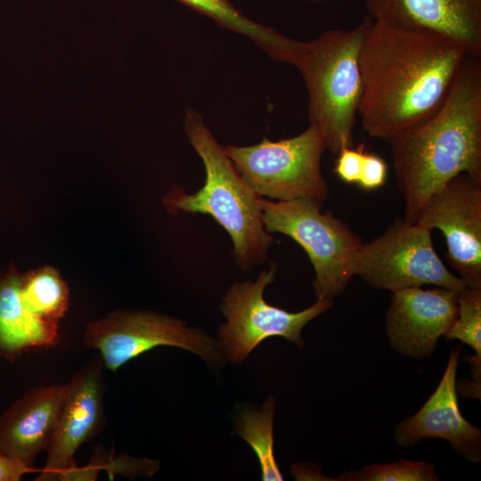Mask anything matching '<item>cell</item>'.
Here are the masks:
<instances>
[{"label": "cell", "mask_w": 481, "mask_h": 481, "mask_svg": "<svg viewBox=\"0 0 481 481\" xmlns=\"http://www.w3.org/2000/svg\"><path fill=\"white\" fill-rule=\"evenodd\" d=\"M260 206L266 232L289 236L306 252L314 271L317 300L333 301L355 276L362 239L330 211L322 212V202L316 200L261 198Z\"/></svg>", "instance_id": "5b68a950"}, {"label": "cell", "mask_w": 481, "mask_h": 481, "mask_svg": "<svg viewBox=\"0 0 481 481\" xmlns=\"http://www.w3.org/2000/svg\"><path fill=\"white\" fill-rule=\"evenodd\" d=\"M31 470V467L0 453V481H18Z\"/></svg>", "instance_id": "d4e9b609"}, {"label": "cell", "mask_w": 481, "mask_h": 481, "mask_svg": "<svg viewBox=\"0 0 481 481\" xmlns=\"http://www.w3.org/2000/svg\"><path fill=\"white\" fill-rule=\"evenodd\" d=\"M224 149L243 180L261 198H309L322 202L329 196L321 171L325 145L314 125L294 137L276 142L265 137L254 145Z\"/></svg>", "instance_id": "8992f818"}, {"label": "cell", "mask_w": 481, "mask_h": 481, "mask_svg": "<svg viewBox=\"0 0 481 481\" xmlns=\"http://www.w3.org/2000/svg\"><path fill=\"white\" fill-rule=\"evenodd\" d=\"M440 230L445 257L467 287L481 289V183L459 174L434 192L416 223Z\"/></svg>", "instance_id": "30bf717a"}, {"label": "cell", "mask_w": 481, "mask_h": 481, "mask_svg": "<svg viewBox=\"0 0 481 481\" xmlns=\"http://www.w3.org/2000/svg\"><path fill=\"white\" fill-rule=\"evenodd\" d=\"M275 404V399L269 397L259 411L246 409L239 414L236 421V432L254 450L265 481L283 480L273 453Z\"/></svg>", "instance_id": "ac0fdd59"}, {"label": "cell", "mask_w": 481, "mask_h": 481, "mask_svg": "<svg viewBox=\"0 0 481 481\" xmlns=\"http://www.w3.org/2000/svg\"><path fill=\"white\" fill-rule=\"evenodd\" d=\"M461 346L453 347L444 375L432 395L412 417L395 428L396 443L411 447L424 438H442L468 461H481V430L461 413L456 389V373Z\"/></svg>", "instance_id": "4fadbf2b"}, {"label": "cell", "mask_w": 481, "mask_h": 481, "mask_svg": "<svg viewBox=\"0 0 481 481\" xmlns=\"http://www.w3.org/2000/svg\"><path fill=\"white\" fill-rule=\"evenodd\" d=\"M387 172V164L380 157L364 152L357 183L364 190H375L385 183Z\"/></svg>", "instance_id": "603a6c76"}, {"label": "cell", "mask_w": 481, "mask_h": 481, "mask_svg": "<svg viewBox=\"0 0 481 481\" xmlns=\"http://www.w3.org/2000/svg\"><path fill=\"white\" fill-rule=\"evenodd\" d=\"M21 298L36 315L58 323L69 305V289L59 273L43 267L30 273L21 281Z\"/></svg>", "instance_id": "d6986e66"}, {"label": "cell", "mask_w": 481, "mask_h": 481, "mask_svg": "<svg viewBox=\"0 0 481 481\" xmlns=\"http://www.w3.org/2000/svg\"><path fill=\"white\" fill-rule=\"evenodd\" d=\"M431 230L404 218L360 247L354 273L369 285L392 293L423 285L460 291L466 285L444 265L435 251Z\"/></svg>", "instance_id": "52a82bcc"}, {"label": "cell", "mask_w": 481, "mask_h": 481, "mask_svg": "<svg viewBox=\"0 0 481 481\" xmlns=\"http://www.w3.org/2000/svg\"><path fill=\"white\" fill-rule=\"evenodd\" d=\"M65 385L35 387L0 416V453L29 467L54 433Z\"/></svg>", "instance_id": "9a60e30c"}, {"label": "cell", "mask_w": 481, "mask_h": 481, "mask_svg": "<svg viewBox=\"0 0 481 481\" xmlns=\"http://www.w3.org/2000/svg\"><path fill=\"white\" fill-rule=\"evenodd\" d=\"M212 19L217 25L251 39L275 61L293 64L298 60L305 42L288 37L274 29L245 16L230 0H176Z\"/></svg>", "instance_id": "e0dca14e"}, {"label": "cell", "mask_w": 481, "mask_h": 481, "mask_svg": "<svg viewBox=\"0 0 481 481\" xmlns=\"http://www.w3.org/2000/svg\"><path fill=\"white\" fill-rule=\"evenodd\" d=\"M21 281L11 274L0 282V351L16 355L24 349L52 346L58 323L33 314L21 298Z\"/></svg>", "instance_id": "2e32d148"}, {"label": "cell", "mask_w": 481, "mask_h": 481, "mask_svg": "<svg viewBox=\"0 0 481 481\" xmlns=\"http://www.w3.org/2000/svg\"><path fill=\"white\" fill-rule=\"evenodd\" d=\"M82 341L86 348L99 351L103 365L112 371L158 346L186 349L211 364L222 360L220 345L202 330L150 311H117L93 321Z\"/></svg>", "instance_id": "9c48e42d"}, {"label": "cell", "mask_w": 481, "mask_h": 481, "mask_svg": "<svg viewBox=\"0 0 481 481\" xmlns=\"http://www.w3.org/2000/svg\"><path fill=\"white\" fill-rule=\"evenodd\" d=\"M458 312L449 330L444 335L447 340L458 339L475 351L469 359L475 385L480 386L481 378V289L465 286L458 293Z\"/></svg>", "instance_id": "ffe728a7"}, {"label": "cell", "mask_w": 481, "mask_h": 481, "mask_svg": "<svg viewBox=\"0 0 481 481\" xmlns=\"http://www.w3.org/2000/svg\"><path fill=\"white\" fill-rule=\"evenodd\" d=\"M340 481H437L435 466L428 461L400 459L388 464L365 465L357 471L347 470Z\"/></svg>", "instance_id": "44dd1931"}, {"label": "cell", "mask_w": 481, "mask_h": 481, "mask_svg": "<svg viewBox=\"0 0 481 481\" xmlns=\"http://www.w3.org/2000/svg\"><path fill=\"white\" fill-rule=\"evenodd\" d=\"M469 53L431 30L371 19L359 57L363 129L389 142L444 103Z\"/></svg>", "instance_id": "6da1fadb"}, {"label": "cell", "mask_w": 481, "mask_h": 481, "mask_svg": "<svg viewBox=\"0 0 481 481\" xmlns=\"http://www.w3.org/2000/svg\"><path fill=\"white\" fill-rule=\"evenodd\" d=\"M306 1L320 2V1H325V0H306Z\"/></svg>", "instance_id": "484cf974"}, {"label": "cell", "mask_w": 481, "mask_h": 481, "mask_svg": "<svg viewBox=\"0 0 481 481\" xmlns=\"http://www.w3.org/2000/svg\"><path fill=\"white\" fill-rule=\"evenodd\" d=\"M368 16L434 31L481 53V0H365Z\"/></svg>", "instance_id": "5bb4252c"}, {"label": "cell", "mask_w": 481, "mask_h": 481, "mask_svg": "<svg viewBox=\"0 0 481 481\" xmlns=\"http://www.w3.org/2000/svg\"><path fill=\"white\" fill-rule=\"evenodd\" d=\"M183 129L204 165L205 183L191 194L174 185L162 198V205L170 214L212 216L232 240L234 263L240 270L250 271L265 263L275 242L265 229L261 197L243 180L224 147L192 108L185 112Z\"/></svg>", "instance_id": "3957f363"}, {"label": "cell", "mask_w": 481, "mask_h": 481, "mask_svg": "<svg viewBox=\"0 0 481 481\" xmlns=\"http://www.w3.org/2000/svg\"><path fill=\"white\" fill-rule=\"evenodd\" d=\"M110 459L111 461L110 460V461L105 462L100 461L98 459H96L99 462L95 461L94 463L101 469L105 468L109 473L112 471L129 476H131V474L134 476L136 474H146L151 476L159 467V463L157 461L147 459L137 460L124 455L117 458L112 456Z\"/></svg>", "instance_id": "7402d4cb"}, {"label": "cell", "mask_w": 481, "mask_h": 481, "mask_svg": "<svg viewBox=\"0 0 481 481\" xmlns=\"http://www.w3.org/2000/svg\"><path fill=\"white\" fill-rule=\"evenodd\" d=\"M277 265L272 263L256 281L233 283L223 298L220 309L226 322L217 330L219 345L233 363L244 360L269 337H282L303 347V328L333 306L332 300H316L305 310L290 313L268 304L264 291L275 281Z\"/></svg>", "instance_id": "ba28073f"}, {"label": "cell", "mask_w": 481, "mask_h": 481, "mask_svg": "<svg viewBox=\"0 0 481 481\" xmlns=\"http://www.w3.org/2000/svg\"><path fill=\"white\" fill-rule=\"evenodd\" d=\"M364 151L363 147L352 149L345 147L338 153V158L334 168L336 175L345 183H357L360 176Z\"/></svg>", "instance_id": "cb8c5ba5"}, {"label": "cell", "mask_w": 481, "mask_h": 481, "mask_svg": "<svg viewBox=\"0 0 481 481\" xmlns=\"http://www.w3.org/2000/svg\"><path fill=\"white\" fill-rule=\"evenodd\" d=\"M458 293L441 287L394 292L385 319L391 347L416 359L430 356L457 316Z\"/></svg>", "instance_id": "7c38bea8"}, {"label": "cell", "mask_w": 481, "mask_h": 481, "mask_svg": "<svg viewBox=\"0 0 481 481\" xmlns=\"http://www.w3.org/2000/svg\"><path fill=\"white\" fill-rule=\"evenodd\" d=\"M469 53L441 107L388 143L404 219L415 224L429 197L459 174L481 183V61Z\"/></svg>", "instance_id": "7a4b0ae2"}, {"label": "cell", "mask_w": 481, "mask_h": 481, "mask_svg": "<svg viewBox=\"0 0 481 481\" xmlns=\"http://www.w3.org/2000/svg\"><path fill=\"white\" fill-rule=\"evenodd\" d=\"M371 18L352 29H331L305 42L295 66L309 95V120L325 149L337 154L353 145V128L362 97L359 57Z\"/></svg>", "instance_id": "277c9868"}, {"label": "cell", "mask_w": 481, "mask_h": 481, "mask_svg": "<svg viewBox=\"0 0 481 481\" xmlns=\"http://www.w3.org/2000/svg\"><path fill=\"white\" fill-rule=\"evenodd\" d=\"M103 363L97 358L65 384V395L45 469L37 480H64L76 466L77 449L95 433L102 420Z\"/></svg>", "instance_id": "8fae6325"}]
</instances>
